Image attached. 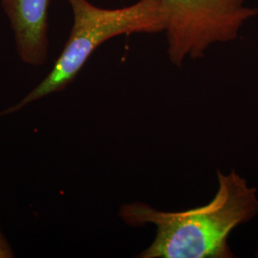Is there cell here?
I'll list each match as a JSON object with an SVG mask.
<instances>
[{
    "mask_svg": "<svg viewBox=\"0 0 258 258\" xmlns=\"http://www.w3.org/2000/svg\"><path fill=\"white\" fill-rule=\"evenodd\" d=\"M15 257V252L2 231L0 230V258Z\"/></svg>",
    "mask_w": 258,
    "mask_h": 258,
    "instance_id": "cell-4",
    "label": "cell"
},
{
    "mask_svg": "<svg viewBox=\"0 0 258 258\" xmlns=\"http://www.w3.org/2000/svg\"><path fill=\"white\" fill-rule=\"evenodd\" d=\"M218 190L205 206L183 212H162L143 202L124 204L119 216L126 225L156 226L152 244L141 258H231L228 238L233 229L258 214L256 188L232 170L217 171Z\"/></svg>",
    "mask_w": 258,
    "mask_h": 258,
    "instance_id": "cell-1",
    "label": "cell"
},
{
    "mask_svg": "<svg viewBox=\"0 0 258 258\" xmlns=\"http://www.w3.org/2000/svg\"><path fill=\"white\" fill-rule=\"evenodd\" d=\"M73 14L69 37L46 77L18 103L0 112L14 114L47 96L61 92L105 41L131 34H158L166 29L167 13L162 0H138L127 7L106 9L89 0H66Z\"/></svg>",
    "mask_w": 258,
    "mask_h": 258,
    "instance_id": "cell-2",
    "label": "cell"
},
{
    "mask_svg": "<svg viewBox=\"0 0 258 258\" xmlns=\"http://www.w3.org/2000/svg\"><path fill=\"white\" fill-rule=\"evenodd\" d=\"M248 0H162L167 13L165 31L170 62L202 57L216 43L235 40L243 26L258 15Z\"/></svg>",
    "mask_w": 258,
    "mask_h": 258,
    "instance_id": "cell-3",
    "label": "cell"
}]
</instances>
